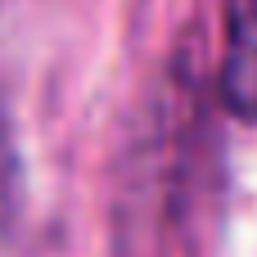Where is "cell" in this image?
<instances>
[{
  "label": "cell",
  "mask_w": 257,
  "mask_h": 257,
  "mask_svg": "<svg viewBox=\"0 0 257 257\" xmlns=\"http://www.w3.org/2000/svg\"><path fill=\"white\" fill-rule=\"evenodd\" d=\"M221 99L235 117L257 122V0H226Z\"/></svg>",
  "instance_id": "6da1fadb"
},
{
  "label": "cell",
  "mask_w": 257,
  "mask_h": 257,
  "mask_svg": "<svg viewBox=\"0 0 257 257\" xmlns=\"http://www.w3.org/2000/svg\"><path fill=\"white\" fill-rule=\"evenodd\" d=\"M0 154H5V126H0Z\"/></svg>",
  "instance_id": "7a4b0ae2"
}]
</instances>
